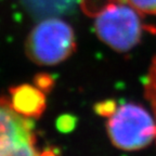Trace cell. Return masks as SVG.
I'll list each match as a JSON object with an SVG mask.
<instances>
[{"label":"cell","instance_id":"6da1fadb","mask_svg":"<svg viewBox=\"0 0 156 156\" xmlns=\"http://www.w3.org/2000/svg\"><path fill=\"white\" fill-rule=\"evenodd\" d=\"M106 130L117 149L136 151L156 139V120L142 105L128 102L116 105L107 116Z\"/></svg>","mask_w":156,"mask_h":156},{"label":"cell","instance_id":"7a4b0ae2","mask_svg":"<svg viewBox=\"0 0 156 156\" xmlns=\"http://www.w3.org/2000/svg\"><path fill=\"white\" fill-rule=\"evenodd\" d=\"M26 54L39 65H55L75 52L76 38L68 23L58 17L39 22L26 39Z\"/></svg>","mask_w":156,"mask_h":156},{"label":"cell","instance_id":"3957f363","mask_svg":"<svg viewBox=\"0 0 156 156\" xmlns=\"http://www.w3.org/2000/svg\"><path fill=\"white\" fill-rule=\"evenodd\" d=\"M94 17L97 36L115 51H129L141 40L143 24L138 11L131 5L113 3Z\"/></svg>","mask_w":156,"mask_h":156},{"label":"cell","instance_id":"277c9868","mask_svg":"<svg viewBox=\"0 0 156 156\" xmlns=\"http://www.w3.org/2000/svg\"><path fill=\"white\" fill-rule=\"evenodd\" d=\"M35 124L13 108L10 99L0 95V151L23 142H35Z\"/></svg>","mask_w":156,"mask_h":156},{"label":"cell","instance_id":"5b68a950","mask_svg":"<svg viewBox=\"0 0 156 156\" xmlns=\"http://www.w3.org/2000/svg\"><path fill=\"white\" fill-rule=\"evenodd\" d=\"M13 108L28 118H38L46 108V95L41 89L32 85H20L10 90Z\"/></svg>","mask_w":156,"mask_h":156},{"label":"cell","instance_id":"8992f818","mask_svg":"<svg viewBox=\"0 0 156 156\" xmlns=\"http://www.w3.org/2000/svg\"><path fill=\"white\" fill-rule=\"evenodd\" d=\"M144 91H145L146 100L151 104L156 120V55L150 65L145 83H144Z\"/></svg>","mask_w":156,"mask_h":156},{"label":"cell","instance_id":"52a82bcc","mask_svg":"<svg viewBox=\"0 0 156 156\" xmlns=\"http://www.w3.org/2000/svg\"><path fill=\"white\" fill-rule=\"evenodd\" d=\"M0 156H40V154L35 146V142H23L0 151Z\"/></svg>","mask_w":156,"mask_h":156},{"label":"cell","instance_id":"ba28073f","mask_svg":"<svg viewBox=\"0 0 156 156\" xmlns=\"http://www.w3.org/2000/svg\"><path fill=\"white\" fill-rule=\"evenodd\" d=\"M125 0H79L81 9L86 14L95 16L110 5L117 2H124Z\"/></svg>","mask_w":156,"mask_h":156},{"label":"cell","instance_id":"9c48e42d","mask_svg":"<svg viewBox=\"0 0 156 156\" xmlns=\"http://www.w3.org/2000/svg\"><path fill=\"white\" fill-rule=\"evenodd\" d=\"M138 12L144 14H156V0H125Z\"/></svg>","mask_w":156,"mask_h":156},{"label":"cell","instance_id":"30bf717a","mask_svg":"<svg viewBox=\"0 0 156 156\" xmlns=\"http://www.w3.org/2000/svg\"><path fill=\"white\" fill-rule=\"evenodd\" d=\"M115 107H116V102L110 100V101H104V102L98 103L94 108H95V112L99 115L107 117L115 110Z\"/></svg>","mask_w":156,"mask_h":156},{"label":"cell","instance_id":"8fae6325","mask_svg":"<svg viewBox=\"0 0 156 156\" xmlns=\"http://www.w3.org/2000/svg\"><path fill=\"white\" fill-rule=\"evenodd\" d=\"M58 125L60 130H62V131H68V130H71L74 127L75 120L72 119L71 116H63L61 117V119L58 122Z\"/></svg>","mask_w":156,"mask_h":156},{"label":"cell","instance_id":"7c38bea8","mask_svg":"<svg viewBox=\"0 0 156 156\" xmlns=\"http://www.w3.org/2000/svg\"><path fill=\"white\" fill-rule=\"evenodd\" d=\"M36 83H37L36 87H38L39 89H41V90H44V89H47V88H49L52 85V79L50 76L41 74V75L37 76Z\"/></svg>","mask_w":156,"mask_h":156},{"label":"cell","instance_id":"4fadbf2b","mask_svg":"<svg viewBox=\"0 0 156 156\" xmlns=\"http://www.w3.org/2000/svg\"><path fill=\"white\" fill-rule=\"evenodd\" d=\"M40 156H55V155H54L52 151H46L42 154H40Z\"/></svg>","mask_w":156,"mask_h":156}]
</instances>
